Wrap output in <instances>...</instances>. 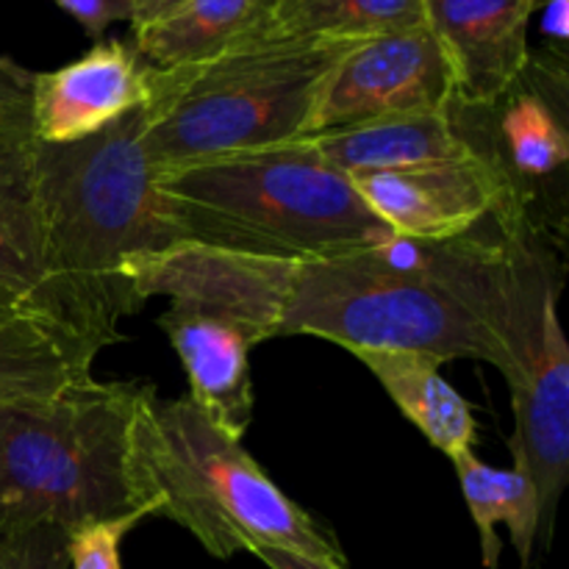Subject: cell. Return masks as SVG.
<instances>
[{
    "instance_id": "obj_1",
    "label": "cell",
    "mask_w": 569,
    "mask_h": 569,
    "mask_svg": "<svg viewBox=\"0 0 569 569\" xmlns=\"http://www.w3.org/2000/svg\"><path fill=\"white\" fill-rule=\"evenodd\" d=\"M133 109L94 137L33 144L44 233L39 311L94 350L120 342V320L139 309L126 278L133 256L183 242L142 144Z\"/></svg>"
},
{
    "instance_id": "obj_2",
    "label": "cell",
    "mask_w": 569,
    "mask_h": 569,
    "mask_svg": "<svg viewBox=\"0 0 569 569\" xmlns=\"http://www.w3.org/2000/svg\"><path fill=\"white\" fill-rule=\"evenodd\" d=\"M183 242L309 261L395 242L350 176L306 139L159 172Z\"/></svg>"
},
{
    "instance_id": "obj_3",
    "label": "cell",
    "mask_w": 569,
    "mask_h": 569,
    "mask_svg": "<svg viewBox=\"0 0 569 569\" xmlns=\"http://www.w3.org/2000/svg\"><path fill=\"white\" fill-rule=\"evenodd\" d=\"M150 392V383L87 376L42 400L0 406V531L72 533L137 509L159 515L137 465V422Z\"/></svg>"
},
{
    "instance_id": "obj_4",
    "label": "cell",
    "mask_w": 569,
    "mask_h": 569,
    "mask_svg": "<svg viewBox=\"0 0 569 569\" xmlns=\"http://www.w3.org/2000/svg\"><path fill=\"white\" fill-rule=\"evenodd\" d=\"M356 44L244 33L192 64L153 67L142 106L153 170L303 139L328 76Z\"/></svg>"
},
{
    "instance_id": "obj_5",
    "label": "cell",
    "mask_w": 569,
    "mask_h": 569,
    "mask_svg": "<svg viewBox=\"0 0 569 569\" xmlns=\"http://www.w3.org/2000/svg\"><path fill=\"white\" fill-rule=\"evenodd\" d=\"M137 465L144 498L159 503L156 517L192 531L217 559L281 548L348 565L337 539L189 398L161 400L156 389L148 395L137 422Z\"/></svg>"
},
{
    "instance_id": "obj_6",
    "label": "cell",
    "mask_w": 569,
    "mask_h": 569,
    "mask_svg": "<svg viewBox=\"0 0 569 569\" xmlns=\"http://www.w3.org/2000/svg\"><path fill=\"white\" fill-rule=\"evenodd\" d=\"M453 100V72L431 28H406L345 53L317 98L306 137L381 117L448 111Z\"/></svg>"
},
{
    "instance_id": "obj_7",
    "label": "cell",
    "mask_w": 569,
    "mask_h": 569,
    "mask_svg": "<svg viewBox=\"0 0 569 569\" xmlns=\"http://www.w3.org/2000/svg\"><path fill=\"white\" fill-rule=\"evenodd\" d=\"M292 264L289 259H267L214 244L176 242L133 256L126 264V278L139 303L170 298V303L226 317L259 345L276 337Z\"/></svg>"
},
{
    "instance_id": "obj_8",
    "label": "cell",
    "mask_w": 569,
    "mask_h": 569,
    "mask_svg": "<svg viewBox=\"0 0 569 569\" xmlns=\"http://www.w3.org/2000/svg\"><path fill=\"white\" fill-rule=\"evenodd\" d=\"M350 181L376 220L400 242H453L487 217L500 222V231L528 228L511 206L503 178L476 150L453 161L372 172Z\"/></svg>"
},
{
    "instance_id": "obj_9",
    "label": "cell",
    "mask_w": 569,
    "mask_h": 569,
    "mask_svg": "<svg viewBox=\"0 0 569 569\" xmlns=\"http://www.w3.org/2000/svg\"><path fill=\"white\" fill-rule=\"evenodd\" d=\"M426 26L453 72L456 106H495L531 64L539 0H422Z\"/></svg>"
},
{
    "instance_id": "obj_10",
    "label": "cell",
    "mask_w": 569,
    "mask_h": 569,
    "mask_svg": "<svg viewBox=\"0 0 569 569\" xmlns=\"http://www.w3.org/2000/svg\"><path fill=\"white\" fill-rule=\"evenodd\" d=\"M153 67L122 39H100L92 50L50 72H33L31 131L37 142L70 144L94 137L150 100Z\"/></svg>"
},
{
    "instance_id": "obj_11",
    "label": "cell",
    "mask_w": 569,
    "mask_h": 569,
    "mask_svg": "<svg viewBox=\"0 0 569 569\" xmlns=\"http://www.w3.org/2000/svg\"><path fill=\"white\" fill-rule=\"evenodd\" d=\"M556 295L542 306V326L526 370L509 381L515 433L509 439L515 465L533 478L542 506V531L550 533L569 472V345L561 331Z\"/></svg>"
},
{
    "instance_id": "obj_12",
    "label": "cell",
    "mask_w": 569,
    "mask_h": 569,
    "mask_svg": "<svg viewBox=\"0 0 569 569\" xmlns=\"http://www.w3.org/2000/svg\"><path fill=\"white\" fill-rule=\"evenodd\" d=\"M567 98H550L545 87L526 83V76L483 114L481 133L461 131L465 142L503 178L511 206L528 226V209L542 200L553 181H561L569 159ZM467 109V106H465Z\"/></svg>"
},
{
    "instance_id": "obj_13",
    "label": "cell",
    "mask_w": 569,
    "mask_h": 569,
    "mask_svg": "<svg viewBox=\"0 0 569 569\" xmlns=\"http://www.w3.org/2000/svg\"><path fill=\"white\" fill-rule=\"evenodd\" d=\"M159 328L187 372V398L217 431L242 442L253 420V378L248 359L253 339L226 317L181 303H170L159 317Z\"/></svg>"
},
{
    "instance_id": "obj_14",
    "label": "cell",
    "mask_w": 569,
    "mask_h": 569,
    "mask_svg": "<svg viewBox=\"0 0 569 569\" xmlns=\"http://www.w3.org/2000/svg\"><path fill=\"white\" fill-rule=\"evenodd\" d=\"M450 109L381 117L306 137V142L315 144L337 170L350 178L453 161L472 153V148L456 128Z\"/></svg>"
},
{
    "instance_id": "obj_15",
    "label": "cell",
    "mask_w": 569,
    "mask_h": 569,
    "mask_svg": "<svg viewBox=\"0 0 569 569\" xmlns=\"http://www.w3.org/2000/svg\"><path fill=\"white\" fill-rule=\"evenodd\" d=\"M33 144L31 126L0 131V287L28 298L39 311L44 233Z\"/></svg>"
},
{
    "instance_id": "obj_16",
    "label": "cell",
    "mask_w": 569,
    "mask_h": 569,
    "mask_svg": "<svg viewBox=\"0 0 569 569\" xmlns=\"http://www.w3.org/2000/svg\"><path fill=\"white\" fill-rule=\"evenodd\" d=\"M98 350L44 315L0 322V406L42 400L89 376Z\"/></svg>"
},
{
    "instance_id": "obj_17",
    "label": "cell",
    "mask_w": 569,
    "mask_h": 569,
    "mask_svg": "<svg viewBox=\"0 0 569 569\" xmlns=\"http://www.w3.org/2000/svg\"><path fill=\"white\" fill-rule=\"evenodd\" d=\"M359 359L406 420L450 461L476 450V417L470 403L439 376V361L411 353H365Z\"/></svg>"
},
{
    "instance_id": "obj_18",
    "label": "cell",
    "mask_w": 569,
    "mask_h": 569,
    "mask_svg": "<svg viewBox=\"0 0 569 569\" xmlns=\"http://www.w3.org/2000/svg\"><path fill=\"white\" fill-rule=\"evenodd\" d=\"M453 465L481 537L483 567L498 569L500 550H503L498 526L509 528L511 545L526 567L531 561L533 542L542 533V506H539L537 483L526 467L515 465L511 470H498L478 459L476 450L453 459Z\"/></svg>"
},
{
    "instance_id": "obj_19",
    "label": "cell",
    "mask_w": 569,
    "mask_h": 569,
    "mask_svg": "<svg viewBox=\"0 0 569 569\" xmlns=\"http://www.w3.org/2000/svg\"><path fill=\"white\" fill-rule=\"evenodd\" d=\"M270 0H178L137 22L133 48L150 67H181L228 48L256 26Z\"/></svg>"
},
{
    "instance_id": "obj_20",
    "label": "cell",
    "mask_w": 569,
    "mask_h": 569,
    "mask_svg": "<svg viewBox=\"0 0 569 569\" xmlns=\"http://www.w3.org/2000/svg\"><path fill=\"white\" fill-rule=\"evenodd\" d=\"M426 26L422 0H270L248 33L267 39L365 42Z\"/></svg>"
},
{
    "instance_id": "obj_21",
    "label": "cell",
    "mask_w": 569,
    "mask_h": 569,
    "mask_svg": "<svg viewBox=\"0 0 569 569\" xmlns=\"http://www.w3.org/2000/svg\"><path fill=\"white\" fill-rule=\"evenodd\" d=\"M144 517H156V509L128 511V515L92 522V526H81L72 533H67L70 569H122V539Z\"/></svg>"
},
{
    "instance_id": "obj_22",
    "label": "cell",
    "mask_w": 569,
    "mask_h": 569,
    "mask_svg": "<svg viewBox=\"0 0 569 569\" xmlns=\"http://www.w3.org/2000/svg\"><path fill=\"white\" fill-rule=\"evenodd\" d=\"M0 569H70L67 531L56 526L0 531Z\"/></svg>"
},
{
    "instance_id": "obj_23",
    "label": "cell",
    "mask_w": 569,
    "mask_h": 569,
    "mask_svg": "<svg viewBox=\"0 0 569 569\" xmlns=\"http://www.w3.org/2000/svg\"><path fill=\"white\" fill-rule=\"evenodd\" d=\"M59 9H64L94 42L103 39L114 22H137L142 17L148 0H53Z\"/></svg>"
},
{
    "instance_id": "obj_24",
    "label": "cell",
    "mask_w": 569,
    "mask_h": 569,
    "mask_svg": "<svg viewBox=\"0 0 569 569\" xmlns=\"http://www.w3.org/2000/svg\"><path fill=\"white\" fill-rule=\"evenodd\" d=\"M33 72L0 56V131L31 126Z\"/></svg>"
},
{
    "instance_id": "obj_25",
    "label": "cell",
    "mask_w": 569,
    "mask_h": 569,
    "mask_svg": "<svg viewBox=\"0 0 569 569\" xmlns=\"http://www.w3.org/2000/svg\"><path fill=\"white\" fill-rule=\"evenodd\" d=\"M253 556H259L270 569H345L342 565H333V561L311 559V556L292 553V550L281 548H259L253 550Z\"/></svg>"
},
{
    "instance_id": "obj_26",
    "label": "cell",
    "mask_w": 569,
    "mask_h": 569,
    "mask_svg": "<svg viewBox=\"0 0 569 569\" xmlns=\"http://www.w3.org/2000/svg\"><path fill=\"white\" fill-rule=\"evenodd\" d=\"M537 11H542V33L561 48L569 37V0H539Z\"/></svg>"
},
{
    "instance_id": "obj_27",
    "label": "cell",
    "mask_w": 569,
    "mask_h": 569,
    "mask_svg": "<svg viewBox=\"0 0 569 569\" xmlns=\"http://www.w3.org/2000/svg\"><path fill=\"white\" fill-rule=\"evenodd\" d=\"M28 315H39L37 306H33L28 298H22V295L0 287V322L17 320V317H28Z\"/></svg>"
},
{
    "instance_id": "obj_28",
    "label": "cell",
    "mask_w": 569,
    "mask_h": 569,
    "mask_svg": "<svg viewBox=\"0 0 569 569\" xmlns=\"http://www.w3.org/2000/svg\"><path fill=\"white\" fill-rule=\"evenodd\" d=\"M178 0H148V3H144V11H142V17H139L137 22H144V20H150V17H156V14H161V11H167L170 9V6H176ZM137 22H133V26H137Z\"/></svg>"
}]
</instances>
